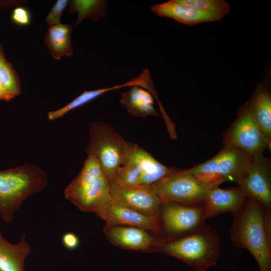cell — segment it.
Returning a JSON list of instances; mask_svg holds the SVG:
<instances>
[{"label": "cell", "instance_id": "8", "mask_svg": "<svg viewBox=\"0 0 271 271\" xmlns=\"http://www.w3.org/2000/svg\"><path fill=\"white\" fill-rule=\"evenodd\" d=\"M224 145L238 148L253 155L262 154L270 147L252 115L249 102L242 107L224 138Z\"/></svg>", "mask_w": 271, "mask_h": 271}, {"label": "cell", "instance_id": "17", "mask_svg": "<svg viewBox=\"0 0 271 271\" xmlns=\"http://www.w3.org/2000/svg\"><path fill=\"white\" fill-rule=\"evenodd\" d=\"M31 246L23 234L17 244L9 242L0 231V270L24 271L25 261Z\"/></svg>", "mask_w": 271, "mask_h": 271}, {"label": "cell", "instance_id": "27", "mask_svg": "<svg viewBox=\"0 0 271 271\" xmlns=\"http://www.w3.org/2000/svg\"><path fill=\"white\" fill-rule=\"evenodd\" d=\"M11 19L14 23L20 26H26L31 23V14L24 7L18 6L12 13Z\"/></svg>", "mask_w": 271, "mask_h": 271}, {"label": "cell", "instance_id": "15", "mask_svg": "<svg viewBox=\"0 0 271 271\" xmlns=\"http://www.w3.org/2000/svg\"><path fill=\"white\" fill-rule=\"evenodd\" d=\"M151 9L159 16L170 18L189 26L218 21L223 18L215 13L204 12L182 4L178 0H170L155 5Z\"/></svg>", "mask_w": 271, "mask_h": 271}, {"label": "cell", "instance_id": "18", "mask_svg": "<svg viewBox=\"0 0 271 271\" xmlns=\"http://www.w3.org/2000/svg\"><path fill=\"white\" fill-rule=\"evenodd\" d=\"M120 102L129 114L136 117L159 115L153 106L151 94L139 86H131L122 92Z\"/></svg>", "mask_w": 271, "mask_h": 271}, {"label": "cell", "instance_id": "22", "mask_svg": "<svg viewBox=\"0 0 271 271\" xmlns=\"http://www.w3.org/2000/svg\"><path fill=\"white\" fill-rule=\"evenodd\" d=\"M136 85V81L132 79L122 84L114 85L109 88L90 91L85 90L82 93L64 107L54 111H49L47 114L48 118L51 121L56 120L63 116L70 111L92 101L107 92L124 87H131Z\"/></svg>", "mask_w": 271, "mask_h": 271}, {"label": "cell", "instance_id": "29", "mask_svg": "<svg viewBox=\"0 0 271 271\" xmlns=\"http://www.w3.org/2000/svg\"><path fill=\"white\" fill-rule=\"evenodd\" d=\"M23 3V1H0V10L6 9L9 7H13Z\"/></svg>", "mask_w": 271, "mask_h": 271}, {"label": "cell", "instance_id": "4", "mask_svg": "<svg viewBox=\"0 0 271 271\" xmlns=\"http://www.w3.org/2000/svg\"><path fill=\"white\" fill-rule=\"evenodd\" d=\"M252 156L236 147L224 145L213 158L185 171L210 187L227 181L239 185L247 172Z\"/></svg>", "mask_w": 271, "mask_h": 271}, {"label": "cell", "instance_id": "31", "mask_svg": "<svg viewBox=\"0 0 271 271\" xmlns=\"http://www.w3.org/2000/svg\"><path fill=\"white\" fill-rule=\"evenodd\" d=\"M0 271H1V270H0Z\"/></svg>", "mask_w": 271, "mask_h": 271}, {"label": "cell", "instance_id": "9", "mask_svg": "<svg viewBox=\"0 0 271 271\" xmlns=\"http://www.w3.org/2000/svg\"><path fill=\"white\" fill-rule=\"evenodd\" d=\"M109 190L111 198L117 204L143 214L158 216L161 203L152 185L130 187L113 180L109 182Z\"/></svg>", "mask_w": 271, "mask_h": 271}, {"label": "cell", "instance_id": "26", "mask_svg": "<svg viewBox=\"0 0 271 271\" xmlns=\"http://www.w3.org/2000/svg\"><path fill=\"white\" fill-rule=\"evenodd\" d=\"M68 0H57L48 14L46 18V23L49 27L60 24L62 13L69 4Z\"/></svg>", "mask_w": 271, "mask_h": 271}, {"label": "cell", "instance_id": "19", "mask_svg": "<svg viewBox=\"0 0 271 271\" xmlns=\"http://www.w3.org/2000/svg\"><path fill=\"white\" fill-rule=\"evenodd\" d=\"M73 26L59 24L49 27L44 37V42L49 48L51 56L59 60L63 56L70 57L73 49L71 43Z\"/></svg>", "mask_w": 271, "mask_h": 271}, {"label": "cell", "instance_id": "1", "mask_svg": "<svg viewBox=\"0 0 271 271\" xmlns=\"http://www.w3.org/2000/svg\"><path fill=\"white\" fill-rule=\"evenodd\" d=\"M232 215L229 236L233 244L247 250L260 271H271V209L247 196Z\"/></svg>", "mask_w": 271, "mask_h": 271}, {"label": "cell", "instance_id": "25", "mask_svg": "<svg viewBox=\"0 0 271 271\" xmlns=\"http://www.w3.org/2000/svg\"><path fill=\"white\" fill-rule=\"evenodd\" d=\"M178 1L204 12L215 13L223 18L230 11L229 5L224 0H178Z\"/></svg>", "mask_w": 271, "mask_h": 271}, {"label": "cell", "instance_id": "23", "mask_svg": "<svg viewBox=\"0 0 271 271\" xmlns=\"http://www.w3.org/2000/svg\"><path fill=\"white\" fill-rule=\"evenodd\" d=\"M105 1L72 0L69 2L70 14L78 12L75 26H78L85 18L96 21L104 16L106 13Z\"/></svg>", "mask_w": 271, "mask_h": 271}, {"label": "cell", "instance_id": "10", "mask_svg": "<svg viewBox=\"0 0 271 271\" xmlns=\"http://www.w3.org/2000/svg\"><path fill=\"white\" fill-rule=\"evenodd\" d=\"M103 230L111 244L121 248L143 252H160L166 240L157 233L137 227L105 225Z\"/></svg>", "mask_w": 271, "mask_h": 271}, {"label": "cell", "instance_id": "7", "mask_svg": "<svg viewBox=\"0 0 271 271\" xmlns=\"http://www.w3.org/2000/svg\"><path fill=\"white\" fill-rule=\"evenodd\" d=\"M202 205L192 206L168 202L161 205L158 215L159 234L165 239L179 237L205 224Z\"/></svg>", "mask_w": 271, "mask_h": 271}, {"label": "cell", "instance_id": "5", "mask_svg": "<svg viewBox=\"0 0 271 271\" xmlns=\"http://www.w3.org/2000/svg\"><path fill=\"white\" fill-rule=\"evenodd\" d=\"M87 156L96 158L109 182L115 180L121 165L124 140L111 125L93 122L88 126Z\"/></svg>", "mask_w": 271, "mask_h": 271}, {"label": "cell", "instance_id": "20", "mask_svg": "<svg viewBox=\"0 0 271 271\" xmlns=\"http://www.w3.org/2000/svg\"><path fill=\"white\" fill-rule=\"evenodd\" d=\"M254 119L264 136L271 139V97L260 84L249 101Z\"/></svg>", "mask_w": 271, "mask_h": 271}, {"label": "cell", "instance_id": "24", "mask_svg": "<svg viewBox=\"0 0 271 271\" xmlns=\"http://www.w3.org/2000/svg\"><path fill=\"white\" fill-rule=\"evenodd\" d=\"M0 81L12 99L19 95L21 85L18 74L7 61L0 44Z\"/></svg>", "mask_w": 271, "mask_h": 271}, {"label": "cell", "instance_id": "12", "mask_svg": "<svg viewBox=\"0 0 271 271\" xmlns=\"http://www.w3.org/2000/svg\"><path fill=\"white\" fill-rule=\"evenodd\" d=\"M95 213L106 222L107 226L137 227L158 234L160 232L158 216L139 213L117 204L111 198Z\"/></svg>", "mask_w": 271, "mask_h": 271}, {"label": "cell", "instance_id": "11", "mask_svg": "<svg viewBox=\"0 0 271 271\" xmlns=\"http://www.w3.org/2000/svg\"><path fill=\"white\" fill-rule=\"evenodd\" d=\"M269 161L262 154L253 155L240 184L247 196L271 209V172Z\"/></svg>", "mask_w": 271, "mask_h": 271}, {"label": "cell", "instance_id": "13", "mask_svg": "<svg viewBox=\"0 0 271 271\" xmlns=\"http://www.w3.org/2000/svg\"><path fill=\"white\" fill-rule=\"evenodd\" d=\"M122 158L131 161L140 170L143 185L153 184L178 170L163 165L143 148L125 140Z\"/></svg>", "mask_w": 271, "mask_h": 271}, {"label": "cell", "instance_id": "28", "mask_svg": "<svg viewBox=\"0 0 271 271\" xmlns=\"http://www.w3.org/2000/svg\"><path fill=\"white\" fill-rule=\"evenodd\" d=\"M63 245L68 250L76 249L79 244V239L74 233L68 232L63 234L62 237Z\"/></svg>", "mask_w": 271, "mask_h": 271}, {"label": "cell", "instance_id": "14", "mask_svg": "<svg viewBox=\"0 0 271 271\" xmlns=\"http://www.w3.org/2000/svg\"><path fill=\"white\" fill-rule=\"evenodd\" d=\"M247 197L243 189L239 186L226 189L218 186L210 187L202 205L204 219L225 213L233 214L241 207Z\"/></svg>", "mask_w": 271, "mask_h": 271}, {"label": "cell", "instance_id": "3", "mask_svg": "<svg viewBox=\"0 0 271 271\" xmlns=\"http://www.w3.org/2000/svg\"><path fill=\"white\" fill-rule=\"evenodd\" d=\"M47 184V173L36 165L25 164L0 171V216L3 221H12L23 202L42 191Z\"/></svg>", "mask_w": 271, "mask_h": 271}, {"label": "cell", "instance_id": "16", "mask_svg": "<svg viewBox=\"0 0 271 271\" xmlns=\"http://www.w3.org/2000/svg\"><path fill=\"white\" fill-rule=\"evenodd\" d=\"M102 173L96 158L87 156L79 173L65 188V197L77 206L86 190Z\"/></svg>", "mask_w": 271, "mask_h": 271}, {"label": "cell", "instance_id": "30", "mask_svg": "<svg viewBox=\"0 0 271 271\" xmlns=\"http://www.w3.org/2000/svg\"><path fill=\"white\" fill-rule=\"evenodd\" d=\"M156 271H158V270H156Z\"/></svg>", "mask_w": 271, "mask_h": 271}, {"label": "cell", "instance_id": "6", "mask_svg": "<svg viewBox=\"0 0 271 271\" xmlns=\"http://www.w3.org/2000/svg\"><path fill=\"white\" fill-rule=\"evenodd\" d=\"M151 185L161 204L173 202L192 206L202 205L210 188L185 170L179 169Z\"/></svg>", "mask_w": 271, "mask_h": 271}, {"label": "cell", "instance_id": "2", "mask_svg": "<svg viewBox=\"0 0 271 271\" xmlns=\"http://www.w3.org/2000/svg\"><path fill=\"white\" fill-rule=\"evenodd\" d=\"M160 252L182 260L195 271H207L220 256V236L214 227L205 224L195 231L166 239Z\"/></svg>", "mask_w": 271, "mask_h": 271}, {"label": "cell", "instance_id": "21", "mask_svg": "<svg viewBox=\"0 0 271 271\" xmlns=\"http://www.w3.org/2000/svg\"><path fill=\"white\" fill-rule=\"evenodd\" d=\"M110 199L109 182L103 173L86 190L77 207L83 212L95 213Z\"/></svg>", "mask_w": 271, "mask_h": 271}]
</instances>
